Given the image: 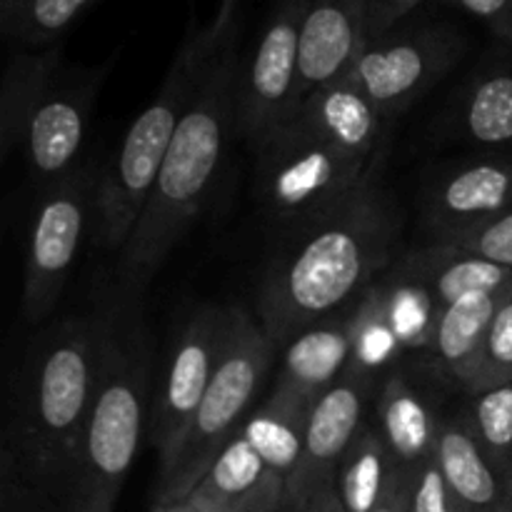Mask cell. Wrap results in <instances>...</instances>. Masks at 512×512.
<instances>
[{"label":"cell","instance_id":"obj_10","mask_svg":"<svg viewBox=\"0 0 512 512\" xmlns=\"http://www.w3.org/2000/svg\"><path fill=\"white\" fill-rule=\"evenodd\" d=\"M463 50L465 38L455 25L405 20L390 33L368 40L345 78L353 80L378 113L393 123L395 115L455 68Z\"/></svg>","mask_w":512,"mask_h":512},{"label":"cell","instance_id":"obj_27","mask_svg":"<svg viewBox=\"0 0 512 512\" xmlns=\"http://www.w3.org/2000/svg\"><path fill=\"white\" fill-rule=\"evenodd\" d=\"M512 380V290L505 295L503 305L495 313L490 325L488 340H485L483 355L468 383V393H483L495 385L510 383Z\"/></svg>","mask_w":512,"mask_h":512},{"label":"cell","instance_id":"obj_12","mask_svg":"<svg viewBox=\"0 0 512 512\" xmlns=\"http://www.w3.org/2000/svg\"><path fill=\"white\" fill-rule=\"evenodd\" d=\"M230 330V310L200 308L180 330L158 390L150 403L148 438L160 463L175 453L188 433L213 375L223 358Z\"/></svg>","mask_w":512,"mask_h":512},{"label":"cell","instance_id":"obj_5","mask_svg":"<svg viewBox=\"0 0 512 512\" xmlns=\"http://www.w3.org/2000/svg\"><path fill=\"white\" fill-rule=\"evenodd\" d=\"M235 30H240V0H218V10L208 23H190L158 93L125 130L115 158L100 170L93 218L100 248L120 253L130 240L195 90Z\"/></svg>","mask_w":512,"mask_h":512},{"label":"cell","instance_id":"obj_31","mask_svg":"<svg viewBox=\"0 0 512 512\" xmlns=\"http://www.w3.org/2000/svg\"><path fill=\"white\" fill-rule=\"evenodd\" d=\"M425 0H370L368 5V40L380 38L410 18Z\"/></svg>","mask_w":512,"mask_h":512},{"label":"cell","instance_id":"obj_37","mask_svg":"<svg viewBox=\"0 0 512 512\" xmlns=\"http://www.w3.org/2000/svg\"><path fill=\"white\" fill-rule=\"evenodd\" d=\"M13 5H15V0H0V15L8 13V10L13 8Z\"/></svg>","mask_w":512,"mask_h":512},{"label":"cell","instance_id":"obj_23","mask_svg":"<svg viewBox=\"0 0 512 512\" xmlns=\"http://www.w3.org/2000/svg\"><path fill=\"white\" fill-rule=\"evenodd\" d=\"M458 123L468 140L485 148L512 145V68L493 65L468 85Z\"/></svg>","mask_w":512,"mask_h":512},{"label":"cell","instance_id":"obj_26","mask_svg":"<svg viewBox=\"0 0 512 512\" xmlns=\"http://www.w3.org/2000/svg\"><path fill=\"white\" fill-rule=\"evenodd\" d=\"M465 423L485 450L512 473V380L470 395Z\"/></svg>","mask_w":512,"mask_h":512},{"label":"cell","instance_id":"obj_15","mask_svg":"<svg viewBox=\"0 0 512 512\" xmlns=\"http://www.w3.org/2000/svg\"><path fill=\"white\" fill-rule=\"evenodd\" d=\"M512 208V155L458 165L425 193V223L435 240L483 225Z\"/></svg>","mask_w":512,"mask_h":512},{"label":"cell","instance_id":"obj_34","mask_svg":"<svg viewBox=\"0 0 512 512\" xmlns=\"http://www.w3.org/2000/svg\"><path fill=\"white\" fill-rule=\"evenodd\" d=\"M323 512H345L335 485H330V488L323 493Z\"/></svg>","mask_w":512,"mask_h":512},{"label":"cell","instance_id":"obj_7","mask_svg":"<svg viewBox=\"0 0 512 512\" xmlns=\"http://www.w3.org/2000/svg\"><path fill=\"white\" fill-rule=\"evenodd\" d=\"M103 68L65 60L60 45L13 53L0 83V153L20 150L45 185L80 165Z\"/></svg>","mask_w":512,"mask_h":512},{"label":"cell","instance_id":"obj_6","mask_svg":"<svg viewBox=\"0 0 512 512\" xmlns=\"http://www.w3.org/2000/svg\"><path fill=\"white\" fill-rule=\"evenodd\" d=\"M108 343L98 390L68 475L65 512H115L150 418V340L140 303L110 300Z\"/></svg>","mask_w":512,"mask_h":512},{"label":"cell","instance_id":"obj_32","mask_svg":"<svg viewBox=\"0 0 512 512\" xmlns=\"http://www.w3.org/2000/svg\"><path fill=\"white\" fill-rule=\"evenodd\" d=\"M285 503V480L273 475L263 488L255 490L253 495H248L245 500L235 503L233 508L225 512H280Z\"/></svg>","mask_w":512,"mask_h":512},{"label":"cell","instance_id":"obj_13","mask_svg":"<svg viewBox=\"0 0 512 512\" xmlns=\"http://www.w3.org/2000/svg\"><path fill=\"white\" fill-rule=\"evenodd\" d=\"M373 383V375L350 368L328 393L320 395L310 410L298 468L285 480L283 508H303L335 485L340 463L365 425Z\"/></svg>","mask_w":512,"mask_h":512},{"label":"cell","instance_id":"obj_25","mask_svg":"<svg viewBox=\"0 0 512 512\" xmlns=\"http://www.w3.org/2000/svg\"><path fill=\"white\" fill-rule=\"evenodd\" d=\"M95 3L98 0H15L13 8L0 15V28L23 50L50 48Z\"/></svg>","mask_w":512,"mask_h":512},{"label":"cell","instance_id":"obj_2","mask_svg":"<svg viewBox=\"0 0 512 512\" xmlns=\"http://www.w3.org/2000/svg\"><path fill=\"white\" fill-rule=\"evenodd\" d=\"M295 228L298 235L265 270L258 295L260 325L278 350L368 293L398 258L403 215L375 173L348 198Z\"/></svg>","mask_w":512,"mask_h":512},{"label":"cell","instance_id":"obj_11","mask_svg":"<svg viewBox=\"0 0 512 512\" xmlns=\"http://www.w3.org/2000/svg\"><path fill=\"white\" fill-rule=\"evenodd\" d=\"M305 0H270L253 55L240 70L235 133L255 148L298 110L300 35Z\"/></svg>","mask_w":512,"mask_h":512},{"label":"cell","instance_id":"obj_24","mask_svg":"<svg viewBox=\"0 0 512 512\" xmlns=\"http://www.w3.org/2000/svg\"><path fill=\"white\" fill-rule=\"evenodd\" d=\"M273 475L275 473L265 465L258 450L243 435H238L220 453V458L215 460L213 468L200 480L188 500H193L203 512H225L253 495L258 488H263Z\"/></svg>","mask_w":512,"mask_h":512},{"label":"cell","instance_id":"obj_28","mask_svg":"<svg viewBox=\"0 0 512 512\" xmlns=\"http://www.w3.org/2000/svg\"><path fill=\"white\" fill-rule=\"evenodd\" d=\"M435 243L458 245V248L470 250V253L480 255L490 263H498L512 270V208L508 213L488 220V223L475 225V228L463 230V233L448 235V238L435 240Z\"/></svg>","mask_w":512,"mask_h":512},{"label":"cell","instance_id":"obj_1","mask_svg":"<svg viewBox=\"0 0 512 512\" xmlns=\"http://www.w3.org/2000/svg\"><path fill=\"white\" fill-rule=\"evenodd\" d=\"M113 305L68 315L33 340L0 430V512H65L68 475L98 390Z\"/></svg>","mask_w":512,"mask_h":512},{"label":"cell","instance_id":"obj_8","mask_svg":"<svg viewBox=\"0 0 512 512\" xmlns=\"http://www.w3.org/2000/svg\"><path fill=\"white\" fill-rule=\"evenodd\" d=\"M275 353L278 348L263 325L255 323L245 310L230 308L228 343L213 383L185 438L180 440L175 453L160 463L155 510L188 500L220 453L243 433Z\"/></svg>","mask_w":512,"mask_h":512},{"label":"cell","instance_id":"obj_19","mask_svg":"<svg viewBox=\"0 0 512 512\" xmlns=\"http://www.w3.org/2000/svg\"><path fill=\"white\" fill-rule=\"evenodd\" d=\"M400 273L423 285L438 310L468 293H493L512 285V270L450 243H433L400 260Z\"/></svg>","mask_w":512,"mask_h":512},{"label":"cell","instance_id":"obj_21","mask_svg":"<svg viewBox=\"0 0 512 512\" xmlns=\"http://www.w3.org/2000/svg\"><path fill=\"white\" fill-rule=\"evenodd\" d=\"M318 400H310L293 390L273 388L258 410H253L243 425V438L253 445L275 475L288 480L298 468L303 455L305 430H308L310 410Z\"/></svg>","mask_w":512,"mask_h":512},{"label":"cell","instance_id":"obj_16","mask_svg":"<svg viewBox=\"0 0 512 512\" xmlns=\"http://www.w3.org/2000/svg\"><path fill=\"white\" fill-rule=\"evenodd\" d=\"M435 460L458 512H512V473L480 445L470 425H440Z\"/></svg>","mask_w":512,"mask_h":512},{"label":"cell","instance_id":"obj_38","mask_svg":"<svg viewBox=\"0 0 512 512\" xmlns=\"http://www.w3.org/2000/svg\"><path fill=\"white\" fill-rule=\"evenodd\" d=\"M405 512H410V503H408V508H405Z\"/></svg>","mask_w":512,"mask_h":512},{"label":"cell","instance_id":"obj_4","mask_svg":"<svg viewBox=\"0 0 512 512\" xmlns=\"http://www.w3.org/2000/svg\"><path fill=\"white\" fill-rule=\"evenodd\" d=\"M240 70V30H235L205 70L203 83L195 90L193 103L165 155L153 195L120 250L115 273V298L120 303H140L145 285L208 203L235 133Z\"/></svg>","mask_w":512,"mask_h":512},{"label":"cell","instance_id":"obj_18","mask_svg":"<svg viewBox=\"0 0 512 512\" xmlns=\"http://www.w3.org/2000/svg\"><path fill=\"white\" fill-rule=\"evenodd\" d=\"M440 425L430 400L403 373L383 380L378 390V433L400 470L410 473L433 458Z\"/></svg>","mask_w":512,"mask_h":512},{"label":"cell","instance_id":"obj_20","mask_svg":"<svg viewBox=\"0 0 512 512\" xmlns=\"http://www.w3.org/2000/svg\"><path fill=\"white\" fill-rule=\"evenodd\" d=\"M510 290L512 285L493 293H468L438 313L430 350L460 388H468L483 355L495 313Z\"/></svg>","mask_w":512,"mask_h":512},{"label":"cell","instance_id":"obj_36","mask_svg":"<svg viewBox=\"0 0 512 512\" xmlns=\"http://www.w3.org/2000/svg\"><path fill=\"white\" fill-rule=\"evenodd\" d=\"M155 512H203V510H200L198 505L193 503V500H183V503L170 505V508H165V510H155Z\"/></svg>","mask_w":512,"mask_h":512},{"label":"cell","instance_id":"obj_22","mask_svg":"<svg viewBox=\"0 0 512 512\" xmlns=\"http://www.w3.org/2000/svg\"><path fill=\"white\" fill-rule=\"evenodd\" d=\"M400 478L403 470L380 438L378 428L363 425L340 463L335 488L345 512H373L398 488Z\"/></svg>","mask_w":512,"mask_h":512},{"label":"cell","instance_id":"obj_29","mask_svg":"<svg viewBox=\"0 0 512 512\" xmlns=\"http://www.w3.org/2000/svg\"><path fill=\"white\" fill-rule=\"evenodd\" d=\"M408 503L410 512H458L435 455L408 473Z\"/></svg>","mask_w":512,"mask_h":512},{"label":"cell","instance_id":"obj_9","mask_svg":"<svg viewBox=\"0 0 512 512\" xmlns=\"http://www.w3.org/2000/svg\"><path fill=\"white\" fill-rule=\"evenodd\" d=\"M98 180L95 163H80L73 173L45 185L35 205L23 270V313L28 323H43L68 283L85 230L95 218Z\"/></svg>","mask_w":512,"mask_h":512},{"label":"cell","instance_id":"obj_35","mask_svg":"<svg viewBox=\"0 0 512 512\" xmlns=\"http://www.w3.org/2000/svg\"><path fill=\"white\" fill-rule=\"evenodd\" d=\"M325 490H328V488H325ZM325 490H323V493H325ZM323 493L315 495L313 503L303 505V508H283L280 512H323Z\"/></svg>","mask_w":512,"mask_h":512},{"label":"cell","instance_id":"obj_30","mask_svg":"<svg viewBox=\"0 0 512 512\" xmlns=\"http://www.w3.org/2000/svg\"><path fill=\"white\" fill-rule=\"evenodd\" d=\"M463 13L483 20L498 38L512 43V0H445Z\"/></svg>","mask_w":512,"mask_h":512},{"label":"cell","instance_id":"obj_14","mask_svg":"<svg viewBox=\"0 0 512 512\" xmlns=\"http://www.w3.org/2000/svg\"><path fill=\"white\" fill-rule=\"evenodd\" d=\"M368 5L370 0H305L298 105L350 73L368 45Z\"/></svg>","mask_w":512,"mask_h":512},{"label":"cell","instance_id":"obj_33","mask_svg":"<svg viewBox=\"0 0 512 512\" xmlns=\"http://www.w3.org/2000/svg\"><path fill=\"white\" fill-rule=\"evenodd\" d=\"M405 508H408V473L403 470V478H400L398 488H395L393 493H390V498L373 512H405Z\"/></svg>","mask_w":512,"mask_h":512},{"label":"cell","instance_id":"obj_17","mask_svg":"<svg viewBox=\"0 0 512 512\" xmlns=\"http://www.w3.org/2000/svg\"><path fill=\"white\" fill-rule=\"evenodd\" d=\"M355 358L353 318H333L303 330L283 345V368L275 388L310 400L328 393L350 370Z\"/></svg>","mask_w":512,"mask_h":512},{"label":"cell","instance_id":"obj_3","mask_svg":"<svg viewBox=\"0 0 512 512\" xmlns=\"http://www.w3.org/2000/svg\"><path fill=\"white\" fill-rule=\"evenodd\" d=\"M388 125L353 80L310 93L258 148L265 205L293 225L330 210L380 173Z\"/></svg>","mask_w":512,"mask_h":512}]
</instances>
